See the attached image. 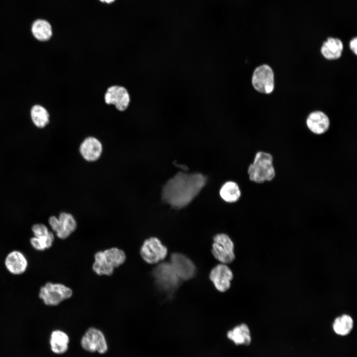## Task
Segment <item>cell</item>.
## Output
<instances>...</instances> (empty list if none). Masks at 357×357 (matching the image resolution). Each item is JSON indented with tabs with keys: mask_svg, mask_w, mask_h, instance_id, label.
<instances>
[{
	"mask_svg": "<svg viewBox=\"0 0 357 357\" xmlns=\"http://www.w3.org/2000/svg\"><path fill=\"white\" fill-rule=\"evenodd\" d=\"M207 178L201 173L178 172L169 179L162 191L163 201L175 209L189 204L205 185Z\"/></svg>",
	"mask_w": 357,
	"mask_h": 357,
	"instance_id": "1",
	"label": "cell"
},
{
	"mask_svg": "<svg viewBox=\"0 0 357 357\" xmlns=\"http://www.w3.org/2000/svg\"><path fill=\"white\" fill-rule=\"evenodd\" d=\"M126 255L121 249L113 247L99 251L94 255L93 271L99 276H111L116 268L123 264Z\"/></svg>",
	"mask_w": 357,
	"mask_h": 357,
	"instance_id": "2",
	"label": "cell"
},
{
	"mask_svg": "<svg viewBox=\"0 0 357 357\" xmlns=\"http://www.w3.org/2000/svg\"><path fill=\"white\" fill-rule=\"evenodd\" d=\"M274 158L270 153L259 151L256 153L253 162L247 169L249 179L257 183L271 181L276 176Z\"/></svg>",
	"mask_w": 357,
	"mask_h": 357,
	"instance_id": "3",
	"label": "cell"
},
{
	"mask_svg": "<svg viewBox=\"0 0 357 357\" xmlns=\"http://www.w3.org/2000/svg\"><path fill=\"white\" fill-rule=\"evenodd\" d=\"M72 290L61 283L47 282L40 288L39 298L49 306H56L72 295Z\"/></svg>",
	"mask_w": 357,
	"mask_h": 357,
	"instance_id": "4",
	"label": "cell"
},
{
	"mask_svg": "<svg viewBox=\"0 0 357 357\" xmlns=\"http://www.w3.org/2000/svg\"><path fill=\"white\" fill-rule=\"evenodd\" d=\"M167 248L156 237L146 239L140 249L143 260L150 264H157L163 260L167 255Z\"/></svg>",
	"mask_w": 357,
	"mask_h": 357,
	"instance_id": "5",
	"label": "cell"
},
{
	"mask_svg": "<svg viewBox=\"0 0 357 357\" xmlns=\"http://www.w3.org/2000/svg\"><path fill=\"white\" fill-rule=\"evenodd\" d=\"M212 252L214 257L222 264H230L235 258L234 243L225 234H219L214 236Z\"/></svg>",
	"mask_w": 357,
	"mask_h": 357,
	"instance_id": "6",
	"label": "cell"
},
{
	"mask_svg": "<svg viewBox=\"0 0 357 357\" xmlns=\"http://www.w3.org/2000/svg\"><path fill=\"white\" fill-rule=\"evenodd\" d=\"M49 224L57 237L61 239L69 237L76 229L77 222L70 213L62 212L59 216H51Z\"/></svg>",
	"mask_w": 357,
	"mask_h": 357,
	"instance_id": "7",
	"label": "cell"
},
{
	"mask_svg": "<svg viewBox=\"0 0 357 357\" xmlns=\"http://www.w3.org/2000/svg\"><path fill=\"white\" fill-rule=\"evenodd\" d=\"M252 84L259 92L269 94L274 89V74L272 68L267 64L255 68L252 77Z\"/></svg>",
	"mask_w": 357,
	"mask_h": 357,
	"instance_id": "8",
	"label": "cell"
},
{
	"mask_svg": "<svg viewBox=\"0 0 357 357\" xmlns=\"http://www.w3.org/2000/svg\"><path fill=\"white\" fill-rule=\"evenodd\" d=\"M104 100L107 105H113L119 112L126 110L131 101L127 89L123 86L113 85L107 88L104 94Z\"/></svg>",
	"mask_w": 357,
	"mask_h": 357,
	"instance_id": "9",
	"label": "cell"
},
{
	"mask_svg": "<svg viewBox=\"0 0 357 357\" xmlns=\"http://www.w3.org/2000/svg\"><path fill=\"white\" fill-rule=\"evenodd\" d=\"M158 285L165 291H172L178 285L179 278L169 263H161L153 271Z\"/></svg>",
	"mask_w": 357,
	"mask_h": 357,
	"instance_id": "10",
	"label": "cell"
},
{
	"mask_svg": "<svg viewBox=\"0 0 357 357\" xmlns=\"http://www.w3.org/2000/svg\"><path fill=\"white\" fill-rule=\"evenodd\" d=\"M170 264L179 279L188 280L194 275V264L190 259L182 254H172Z\"/></svg>",
	"mask_w": 357,
	"mask_h": 357,
	"instance_id": "11",
	"label": "cell"
},
{
	"mask_svg": "<svg viewBox=\"0 0 357 357\" xmlns=\"http://www.w3.org/2000/svg\"><path fill=\"white\" fill-rule=\"evenodd\" d=\"M209 278L217 290L224 292L230 288L233 274L226 264L221 263L211 270Z\"/></svg>",
	"mask_w": 357,
	"mask_h": 357,
	"instance_id": "12",
	"label": "cell"
},
{
	"mask_svg": "<svg viewBox=\"0 0 357 357\" xmlns=\"http://www.w3.org/2000/svg\"><path fill=\"white\" fill-rule=\"evenodd\" d=\"M103 147L101 142L94 136H88L81 143L79 153L82 158L87 162L97 161L101 156Z\"/></svg>",
	"mask_w": 357,
	"mask_h": 357,
	"instance_id": "13",
	"label": "cell"
},
{
	"mask_svg": "<svg viewBox=\"0 0 357 357\" xmlns=\"http://www.w3.org/2000/svg\"><path fill=\"white\" fill-rule=\"evenodd\" d=\"M306 123L309 130L316 135H321L326 132L330 124L328 116L319 111L310 113L306 119Z\"/></svg>",
	"mask_w": 357,
	"mask_h": 357,
	"instance_id": "14",
	"label": "cell"
},
{
	"mask_svg": "<svg viewBox=\"0 0 357 357\" xmlns=\"http://www.w3.org/2000/svg\"><path fill=\"white\" fill-rule=\"evenodd\" d=\"M4 264L7 270L14 275H20L26 270L28 261L24 255L19 251L13 250L6 256Z\"/></svg>",
	"mask_w": 357,
	"mask_h": 357,
	"instance_id": "15",
	"label": "cell"
},
{
	"mask_svg": "<svg viewBox=\"0 0 357 357\" xmlns=\"http://www.w3.org/2000/svg\"><path fill=\"white\" fill-rule=\"evenodd\" d=\"M343 50V44L341 40L329 37L323 43L321 53L325 59L335 60L341 57Z\"/></svg>",
	"mask_w": 357,
	"mask_h": 357,
	"instance_id": "16",
	"label": "cell"
},
{
	"mask_svg": "<svg viewBox=\"0 0 357 357\" xmlns=\"http://www.w3.org/2000/svg\"><path fill=\"white\" fill-rule=\"evenodd\" d=\"M228 338L237 345H249L251 342L250 331L248 326L240 324L229 330L227 334Z\"/></svg>",
	"mask_w": 357,
	"mask_h": 357,
	"instance_id": "17",
	"label": "cell"
},
{
	"mask_svg": "<svg viewBox=\"0 0 357 357\" xmlns=\"http://www.w3.org/2000/svg\"><path fill=\"white\" fill-rule=\"evenodd\" d=\"M69 337L66 333L60 330L52 332L50 337V346L52 352L56 354H62L68 349Z\"/></svg>",
	"mask_w": 357,
	"mask_h": 357,
	"instance_id": "18",
	"label": "cell"
},
{
	"mask_svg": "<svg viewBox=\"0 0 357 357\" xmlns=\"http://www.w3.org/2000/svg\"><path fill=\"white\" fill-rule=\"evenodd\" d=\"M31 31L34 37L40 41L50 40L53 35L50 23L44 19L35 20L32 25Z\"/></svg>",
	"mask_w": 357,
	"mask_h": 357,
	"instance_id": "19",
	"label": "cell"
},
{
	"mask_svg": "<svg viewBox=\"0 0 357 357\" xmlns=\"http://www.w3.org/2000/svg\"><path fill=\"white\" fill-rule=\"evenodd\" d=\"M219 194L222 199L228 203H234L238 201L241 196L240 189L235 181H228L221 186Z\"/></svg>",
	"mask_w": 357,
	"mask_h": 357,
	"instance_id": "20",
	"label": "cell"
},
{
	"mask_svg": "<svg viewBox=\"0 0 357 357\" xmlns=\"http://www.w3.org/2000/svg\"><path fill=\"white\" fill-rule=\"evenodd\" d=\"M332 327L334 332L338 335L347 336L353 328V319L350 315L344 314L335 319Z\"/></svg>",
	"mask_w": 357,
	"mask_h": 357,
	"instance_id": "21",
	"label": "cell"
},
{
	"mask_svg": "<svg viewBox=\"0 0 357 357\" xmlns=\"http://www.w3.org/2000/svg\"><path fill=\"white\" fill-rule=\"evenodd\" d=\"M85 335L89 339L95 347L96 351L104 354L107 351L108 347L103 333L95 328H90L86 332Z\"/></svg>",
	"mask_w": 357,
	"mask_h": 357,
	"instance_id": "22",
	"label": "cell"
},
{
	"mask_svg": "<svg viewBox=\"0 0 357 357\" xmlns=\"http://www.w3.org/2000/svg\"><path fill=\"white\" fill-rule=\"evenodd\" d=\"M30 115L33 123L38 128H44L49 123L50 115L48 111L40 105L32 107Z\"/></svg>",
	"mask_w": 357,
	"mask_h": 357,
	"instance_id": "23",
	"label": "cell"
},
{
	"mask_svg": "<svg viewBox=\"0 0 357 357\" xmlns=\"http://www.w3.org/2000/svg\"><path fill=\"white\" fill-rule=\"evenodd\" d=\"M54 239V235L51 232L48 236L46 237L39 238L34 237L31 238L30 242L36 250L43 251L51 247Z\"/></svg>",
	"mask_w": 357,
	"mask_h": 357,
	"instance_id": "24",
	"label": "cell"
},
{
	"mask_svg": "<svg viewBox=\"0 0 357 357\" xmlns=\"http://www.w3.org/2000/svg\"><path fill=\"white\" fill-rule=\"evenodd\" d=\"M32 231L35 237H43L48 236L50 232L47 227L43 224H35L32 227Z\"/></svg>",
	"mask_w": 357,
	"mask_h": 357,
	"instance_id": "25",
	"label": "cell"
},
{
	"mask_svg": "<svg viewBox=\"0 0 357 357\" xmlns=\"http://www.w3.org/2000/svg\"><path fill=\"white\" fill-rule=\"evenodd\" d=\"M81 345L82 348L86 351L90 352L96 351L95 347L91 343L89 339L84 335L81 340Z\"/></svg>",
	"mask_w": 357,
	"mask_h": 357,
	"instance_id": "26",
	"label": "cell"
},
{
	"mask_svg": "<svg viewBox=\"0 0 357 357\" xmlns=\"http://www.w3.org/2000/svg\"><path fill=\"white\" fill-rule=\"evenodd\" d=\"M357 38L355 37L352 39L350 42V49L354 52V53L357 55Z\"/></svg>",
	"mask_w": 357,
	"mask_h": 357,
	"instance_id": "27",
	"label": "cell"
},
{
	"mask_svg": "<svg viewBox=\"0 0 357 357\" xmlns=\"http://www.w3.org/2000/svg\"><path fill=\"white\" fill-rule=\"evenodd\" d=\"M102 2H105L107 3H111L114 2L115 0H100Z\"/></svg>",
	"mask_w": 357,
	"mask_h": 357,
	"instance_id": "28",
	"label": "cell"
}]
</instances>
